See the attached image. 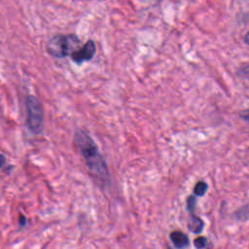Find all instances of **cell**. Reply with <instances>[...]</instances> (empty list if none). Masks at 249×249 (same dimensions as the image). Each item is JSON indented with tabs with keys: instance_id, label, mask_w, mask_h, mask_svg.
<instances>
[{
	"instance_id": "obj_1",
	"label": "cell",
	"mask_w": 249,
	"mask_h": 249,
	"mask_svg": "<svg viewBox=\"0 0 249 249\" xmlns=\"http://www.w3.org/2000/svg\"><path fill=\"white\" fill-rule=\"evenodd\" d=\"M74 143L84 158L86 164L94 179L102 186L110 184V173L99 149L89 134L78 128L74 134Z\"/></svg>"
},
{
	"instance_id": "obj_2",
	"label": "cell",
	"mask_w": 249,
	"mask_h": 249,
	"mask_svg": "<svg viewBox=\"0 0 249 249\" xmlns=\"http://www.w3.org/2000/svg\"><path fill=\"white\" fill-rule=\"evenodd\" d=\"M80 43V38L75 34L54 35L48 41L46 49L53 57L63 58L76 52L81 47Z\"/></svg>"
},
{
	"instance_id": "obj_3",
	"label": "cell",
	"mask_w": 249,
	"mask_h": 249,
	"mask_svg": "<svg viewBox=\"0 0 249 249\" xmlns=\"http://www.w3.org/2000/svg\"><path fill=\"white\" fill-rule=\"evenodd\" d=\"M27 125L33 133H40L44 125V111L40 101L33 95L26 98Z\"/></svg>"
},
{
	"instance_id": "obj_4",
	"label": "cell",
	"mask_w": 249,
	"mask_h": 249,
	"mask_svg": "<svg viewBox=\"0 0 249 249\" xmlns=\"http://www.w3.org/2000/svg\"><path fill=\"white\" fill-rule=\"evenodd\" d=\"M96 52V45L92 40H89L71 54V59L76 64H82L93 58Z\"/></svg>"
},
{
	"instance_id": "obj_5",
	"label": "cell",
	"mask_w": 249,
	"mask_h": 249,
	"mask_svg": "<svg viewBox=\"0 0 249 249\" xmlns=\"http://www.w3.org/2000/svg\"><path fill=\"white\" fill-rule=\"evenodd\" d=\"M172 243L178 249H183L189 245V238L188 236L180 231H174L169 235Z\"/></svg>"
},
{
	"instance_id": "obj_6",
	"label": "cell",
	"mask_w": 249,
	"mask_h": 249,
	"mask_svg": "<svg viewBox=\"0 0 249 249\" xmlns=\"http://www.w3.org/2000/svg\"><path fill=\"white\" fill-rule=\"evenodd\" d=\"M189 229L190 231H192L195 233H199L201 232L202 229H203V222L200 218H198L197 216L192 215L190 222H189Z\"/></svg>"
},
{
	"instance_id": "obj_7",
	"label": "cell",
	"mask_w": 249,
	"mask_h": 249,
	"mask_svg": "<svg viewBox=\"0 0 249 249\" xmlns=\"http://www.w3.org/2000/svg\"><path fill=\"white\" fill-rule=\"evenodd\" d=\"M207 191V184L203 181H199L195 185L194 188V194L197 196H203Z\"/></svg>"
},
{
	"instance_id": "obj_8",
	"label": "cell",
	"mask_w": 249,
	"mask_h": 249,
	"mask_svg": "<svg viewBox=\"0 0 249 249\" xmlns=\"http://www.w3.org/2000/svg\"><path fill=\"white\" fill-rule=\"evenodd\" d=\"M207 244V239L204 236H198L194 240V245L196 249H203Z\"/></svg>"
},
{
	"instance_id": "obj_9",
	"label": "cell",
	"mask_w": 249,
	"mask_h": 249,
	"mask_svg": "<svg viewBox=\"0 0 249 249\" xmlns=\"http://www.w3.org/2000/svg\"><path fill=\"white\" fill-rule=\"evenodd\" d=\"M187 207L190 212H192V213L194 212L195 207H196V197L194 196H190L187 198Z\"/></svg>"
},
{
	"instance_id": "obj_10",
	"label": "cell",
	"mask_w": 249,
	"mask_h": 249,
	"mask_svg": "<svg viewBox=\"0 0 249 249\" xmlns=\"http://www.w3.org/2000/svg\"><path fill=\"white\" fill-rule=\"evenodd\" d=\"M146 1H151V0H146ZM156 1H158V2H160L161 0H156Z\"/></svg>"
}]
</instances>
